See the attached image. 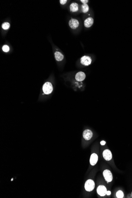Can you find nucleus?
Instances as JSON below:
<instances>
[{
    "instance_id": "f8f14e48",
    "label": "nucleus",
    "mask_w": 132,
    "mask_h": 198,
    "mask_svg": "<svg viewBox=\"0 0 132 198\" xmlns=\"http://www.w3.org/2000/svg\"><path fill=\"white\" fill-rule=\"evenodd\" d=\"M55 58L57 61H61L64 59V55L61 52H56L54 54Z\"/></svg>"
},
{
    "instance_id": "2eb2a0df",
    "label": "nucleus",
    "mask_w": 132,
    "mask_h": 198,
    "mask_svg": "<svg viewBox=\"0 0 132 198\" xmlns=\"http://www.w3.org/2000/svg\"><path fill=\"white\" fill-rule=\"evenodd\" d=\"M10 27V24L8 22H4L2 25V27L4 30H7Z\"/></svg>"
},
{
    "instance_id": "aec40b11",
    "label": "nucleus",
    "mask_w": 132,
    "mask_h": 198,
    "mask_svg": "<svg viewBox=\"0 0 132 198\" xmlns=\"http://www.w3.org/2000/svg\"><path fill=\"white\" fill-rule=\"evenodd\" d=\"M100 144H101V145L102 146L104 145H105V144H106V142H105V141H104V140H103V141H101V142H100Z\"/></svg>"
},
{
    "instance_id": "39448f33",
    "label": "nucleus",
    "mask_w": 132,
    "mask_h": 198,
    "mask_svg": "<svg viewBox=\"0 0 132 198\" xmlns=\"http://www.w3.org/2000/svg\"><path fill=\"white\" fill-rule=\"evenodd\" d=\"M69 25L72 29H76L79 27V21L76 19L72 18L70 20L69 22Z\"/></svg>"
},
{
    "instance_id": "0eeeda50",
    "label": "nucleus",
    "mask_w": 132,
    "mask_h": 198,
    "mask_svg": "<svg viewBox=\"0 0 132 198\" xmlns=\"http://www.w3.org/2000/svg\"><path fill=\"white\" fill-rule=\"evenodd\" d=\"M85 73L83 72L80 71L77 73L75 75V79L78 82H82L85 79Z\"/></svg>"
},
{
    "instance_id": "6e6552de",
    "label": "nucleus",
    "mask_w": 132,
    "mask_h": 198,
    "mask_svg": "<svg viewBox=\"0 0 132 198\" xmlns=\"http://www.w3.org/2000/svg\"><path fill=\"white\" fill-rule=\"evenodd\" d=\"M97 192L100 196H105L107 193V189L104 186L100 185L97 188Z\"/></svg>"
},
{
    "instance_id": "ddd939ff",
    "label": "nucleus",
    "mask_w": 132,
    "mask_h": 198,
    "mask_svg": "<svg viewBox=\"0 0 132 198\" xmlns=\"http://www.w3.org/2000/svg\"><path fill=\"white\" fill-rule=\"evenodd\" d=\"M79 9V6L78 4L76 2H73L70 5V10L73 12H76Z\"/></svg>"
},
{
    "instance_id": "6ab92c4d",
    "label": "nucleus",
    "mask_w": 132,
    "mask_h": 198,
    "mask_svg": "<svg viewBox=\"0 0 132 198\" xmlns=\"http://www.w3.org/2000/svg\"><path fill=\"white\" fill-rule=\"evenodd\" d=\"M80 1L83 4H87V3L88 2L89 0H81Z\"/></svg>"
},
{
    "instance_id": "dca6fc26",
    "label": "nucleus",
    "mask_w": 132,
    "mask_h": 198,
    "mask_svg": "<svg viewBox=\"0 0 132 198\" xmlns=\"http://www.w3.org/2000/svg\"><path fill=\"white\" fill-rule=\"evenodd\" d=\"M116 196L117 198H122L123 197L124 194L122 191L120 190L116 193Z\"/></svg>"
},
{
    "instance_id": "4be33fe9",
    "label": "nucleus",
    "mask_w": 132,
    "mask_h": 198,
    "mask_svg": "<svg viewBox=\"0 0 132 198\" xmlns=\"http://www.w3.org/2000/svg\"><path fill=\"white\" fill-rule=\"evenodd\" d=\"M127 198H131V194H129V195H127Z\"/></svg>"
},
{
    "instance_id": "423d86ee",
    "label": "nucleus",
    "mask_w": 132,
    "mask_h": 198,
    "mask_svg": "<svg viewBox=\"0 0 132 198\" xmlns=\"http://www.w3.org/2000/svg\"><path fill=\"white\" fill-rule=\"evenodd\" d=\"M93 132L91 130L89 129H86L83 133V136L85 140H89L93 137Z\"/></svg>"
},
{
    "instance_id": "1a4fd4ad",
    "label": "nucleus",
    "mask_w": 132,
    "mask_h": 198,
    "mask_svg": "<svg viewBox=\"0 0 132 198\" xmlns=\"http://www.w3.org/2000/svg\"><path fill=\"white\" fill-rule=\"evenodd\" d=\"M103 156L104 159L106 161H110L112 157L111 152L109 149H105L103 152Z\"/></svg>"
},
{
    "instance_id": "20e7f679",
    "label": "nucleus",
    "mask_w": 132,
    "mask_h": 198,
    "mask_svg": "<svg viewBox=\"0 0 132 198\" xmlns=\"http://www.w3.org/2000/svg\"><path fill=\"white\" fill-rule=\"evenodd\" d=\"M103 175L106 181L107 182H111L113 179L112 174L110 170H105L103 172Z\"/></svg>"
},
{
    "instance_id": "f03ea898",
    "label": "nucleus",
    "mask_w": 132,
    "mask_h": 198,
    "mask_svg": "<svg viewBox=\"0 0 132 198\" xmlns=\"http://www.w3.org/2000/svg\"><path fill=\"white\" fill-rule=\"evenodd\" d=\"M92 59L89 56L84 55L82 56L80 59V63L81 64L85 66H88L90 65L91 63Z\"/></svg>"
},
{
    "instance_id": "412c9836",
    "label": "nucleus",
    "mask_w": 132,
    "mask_h": 198,
    "mask_svg": "<svg viewBox=\"0 0 132 198\" xmlns=\"http://www.w3.org/2000/svg\"><path fill=\"white\" fill-rule=\"evenodd\" d=\"M106 194H107V195H111V192H110V191H107V193H106Z\"/></svg>"
},
{
    "instance_id": "f257e3e1",
    "label": "nucleus",
    "mask_w": 132,
    "mask_h": 198,
    "mask_svg": "<svg viewBox=\"0 0 132 198\" xmlns=\"http://www.w3.org/2000/svg\"><path fill=\"white\" fill-rule=\"evenodd\" d=\"M43 92L45 94H51L53 91V87L52 84L50 82H46L43 85Z\"/></svg>"
},
{
    "instance_id": "9b49d317",
    "label": "nucleus",
    "mask_w": 132,
    "mask_h": 198,
    "mask_svg": "<svg viewBox=\"0 0 132 198\" xmlns=\"http://www.w3.org/2000/svg\"><path fill=\"white\" fill-rule=\"evenodd\" d=\"M98 160V157L96 154L94 153L91 155L90 159V163L92 166L95 165Z\"/></svg>"
},
{
    "instance_id": "7ed1b4c3",
    "label": "nucleus",
    "mask_w": 132,
    "mask_h": 198,
    "mask_svg": "<svg viewBox=\"0 0 132 198\" xmlns=\"http://www.w3.org/2000/svg\"><path fill=\"white\" fill-rule=\"evenodd\" d=\"M95 187V182L92 179H88L85 184V188L87 191H91L93 190Z\"/></svg>"
},
{
    "instance_id": "f3484780",
    "label": "nucleus",
    "mask_w": 132,
    "mask_h": 198,
    "mask_svg": "<svg viewBox=\"0 0 132 198\" xmlns=\"http://www.w3.org/2000/svg\"><path fill=\"white\" fill-rule=\"evenodd\" d=\"M2 50L4 52H9V51H10V48L8 45H5L2 46Z\"/></svg>"
},
{
    "instance_id": "4468645a",
    "label": "nucleus",
    "mask_w": 132,
    "mask_h": 198,
    "mask_svg": "<svg viewBox=\"0 0 132 198\" xmlns=\"http://www.w3.org/2000/svg\"><path fill=\"white\" fill-rule=\"evenodd\" d=\"M90 8L87 4H83L81 5V10L84 13H86L89 10Z\"/></svg>"
},
{
    "instance_id": "9d476101",
    "label": "nucleus",
    "mask_w": 132,
    "mask_h": 198,
    "mask_svg": "<svg viewBox=\"0 0 132 198\" xmlns=\"http://www.w3.org/2000/svg\"><path fill=\"white\" fill-rule=\"evenodd\" d=\"M94 23V19L92 17H89L85 20L84 21V25L86 28H90L91 27Z\"/></svg>"
},
{
    "instance_id": "5701e85b",
    "label": "nucleus",
    "mask_w": 132,
    "mask_h": 198,
    "mask_svg": "<svg viewBox=\"0 0 132 198\" xmlns=\"http://www.w3.org/2000/svg\"><path fill=\"white\" fill-rule=\"evenodd\" d=\"M131 198H132V192L131 193Z\"/></svg>"
},
{
    "instance_id": "a211bd4d",
    "label": "nucleus",
    "mask_w": 132,
    "mask_h": 198,
    "mask_svg": "<svg viewBox=\"0 0 132 198\" xmlns=\"http://www.w3.org/2000/svg\"><path fill=\"white\" fill-rule=\"evenodd\" d=\"M60 2L61 4L62 5H64L66 3H67V0H60Z\"/></svg>"
}]
</instances>
